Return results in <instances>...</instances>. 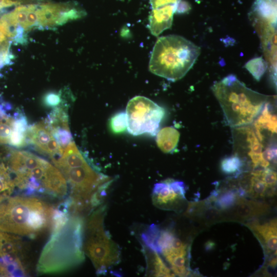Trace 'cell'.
I'll return each instance as SVG.
<instances>
[{
  "label": "cell",
  "instance_id": "obj_30",
  "mask_svg": "<svg viewBox=\"0 0 277 277\" xmlns=\"http://www.w3.org/2000/svg\"><path fill=\"white\" fill-rule=\"evenodd\" d=\"M18 3L15 0H0V10L8 7L15 5Z\"/></svg>",
  "mask_w": 277,
  "mask_h": 277
},
{
  "label": "cell",
  "instance_id": "obj_12",
  "mask_svg": "<svg viewBox=\"0 0 277 277\" xmlns=\"http://www.w3.org/2000/svg\"><path fill=\"white\" fill-rule=\"evenodd\" d=\"M276 98L271 97L265 104L252 122V127L260 141L267 145H276Z\"/></svg>",
  "mask_w": 277,
  "mask_h": 277
},
{
  "label": "cell",
  "instance_id": "obj_11",
  "mask_svg": "<svg viewBox=\"0 0 277 277\" xmlns=\"http://www.w3.org/2000/svg\"><path fill=\"white\" fill-rule=\"evenodd\" d=\"M152 200L153 205L161 209H180L186 201L184 183L167 179L155 184L152 190Z\"/></svg>",
  "mask_w": 277,
  "mask_h": 277
},
{
  "label": "cell",
  "instance_id": "obj_10",
  "mask_svg": "<svg viewBox=\"0 0 277 277\" xmlns=\"http://www.w3.org/2000/svg\"><path fill=\"white\" fill-rule=\"evenodd\" d=\"M125 112L128 131L135 136L156 135L165 115L164 108L143 96H136L129 100Z\"/></svg>",
  "mask_w": 277,
  "mask_h": 277
},
{
  "label": "cell",
  "instance_id": "obj_1",
  "mask_svg": "<svg viewBox=\"0 0 277 277\" xmlns=\"http://www.w3.org/2000/svg\"><path fill=\"white\" fill-rule=\"evenodd\" d=\"M52 162L70 187L69 210L72 213L80 214L85 210L94 209L100 204L112 179L101 172L73 141Z\"/></svg>",
  "mask_w": 277,
  "mask_h": 277
},
{
  "label": "cell",
  "instance_id": "obj_4",
  "mask_svg": "<svg viewBox=\"0 0 277 277\" xmlns=\"http://www.w3.org/2000/svg\"><path fill=\"white\" fill-rule=\"evenodd\" d=\"M211 89L227 123L233 128L252 123L272 96L248 88L233 74L214 82Z\"/></svg>",
  "mask_w": 277,
  "mask_h": 277
},
{
  "label": "cell",
  "instance_id": "obj_5",
  "mask_svg": "<svg viewBox=\"0 0 277 277\" xmlns=\"http://www.w3.org/2000/svg\"><path fill=\"white\" fill-rule=\"evenodd\" d=\"M200 53L199 46L183 36H161L153 48L149 69L155 75L175 82L191 69Z\"/></svg>",
  "mask_w": 277,
  "mask_h": 277
},
{
  "label": "cell",
  "instance_id": "obj_34",
  "mask_svg": "<svg viewBox=\"0 0 277 277\" xmlns=\"http://www.w3.org/2000/svg\"><path fill=\"white\" fill-rule=\"evenodd\" d=\"M0 276H5V271L0 264Z\"/></svg>",
  "mask_w": 277,
  "mask_h": 277
},
{
  "label": "cell",
  "instance_id": "obj_31",
  "mask_svg": "<svg viewBox=\"0 0 277 277\" xmlns=\"http://www.w3.org/2000/svg\"><path fill=\"white\" fill-rule=\"evenodd\" d=\"M6 36L4 34V33L0 29V47L2 46V43H4L6 40Z\"/></svg>",
  "mask_w": 277,
  "mask_h": 277
},
{
  "label": "cell",
  "instance_id": "obj_22",
  "mask_svg": "<svg viewBox=\"0 0 277 277\" xmlns=\"http://www.w3.org/2000/svg\"><path fill=\"white\" fill-rule=\"evenodd\" d=\"M14 187L9 167L4 163L0 164V193L8 195L13 191Z\"/></svg>",
  "mask_w": 277,
  "mask_h": 277
},
{
  "label": "cell",
  "instance_id": "obj_20",
  "mask_svg": "<svg viewBox=\"0 0 277 277\" xmlns=\"http://www.w3.org/2000/svg\"><path fill=\"white\" fill-rule=\"evenodd\" d=\"M20 239L16 235L0 231V256L11 253H18Z\"/></svg>",
  "mask_w": 277,
  "mask_h": 277
},
{
  "label": "cell",
  "instance_id": "obj_8",
  "mask_svg": "<svg viewBox=\"0 0 277 277\" xmlns=\"http://www.w3.org/2000/svg\"><path fill=\"white\" fill-rule=\"evenodd\" d=\"M142 239L145 247L162 255L175 275L190 274V247L172 229L152 224L142 233Z\"/></svg>",
  "mask_w": 277,
  "mask_h": 277
},
{
  "label": "cell",
  "instance_id": "obj_23",
  "mask_svg": "<svg viewBox=\"0 0 277 277\" xmlns=\"http://www.w3.org/2000/svg\"><path fill=\"white\" fill-rule=\"evenodd\" d=\"M14 122V117L5 114L0 115V144H9Z\"/></svg>",
  "mask_w": 277,
  "mask_h": 277
},
{
  "label": "cell",
  "instance_id": "obj_26",
  "mask_svg": "<svg viewBox=\"0 0 277 277\" xmlns=\"http://www.w3.org/2000/svg\"><path fill=\"white\" fill-rule=\"evenodd\" d=\"M36 7L37 4L27 5V21L25 31L37 27L38 18Z\"/></svg>",
  "mask_w": 277,
  "mask_h": 277
},
{
  "label": "cell",
  "instance_id": "obj_3",
  "mask_svg": "<svg viewBox=\"0 0 277 277\" xmlns=\"http://www.w3.org/2000/svg\"><path fill=\"white\" fill-rule=\"evenodd\" d=\"M54 210L34 196L8 197L0 204V231L35 238L51 231Z\"/></svg>",
  "mask_w": 277,
  "mask_h": 277
},
{
  "label": "cell",
  "instance_id": "obj_13",
  "mask_svg": "<svg viewBox=\"0 0 277 277\" xmlns=\"http://www.w3.org/2000/svg\"><path fill=\"white\" fill-rule=\"evenodd\" d=\"M27 139L36 151L52 159L61 155L64 151L45 121L29 126Z\"/></svg>",
  "mask_w": 277,
  "mask_h": 277
},
{
  "label": "cell",
  "instance_id": "obj_27",
  "mask_svg": "<svg viewBox=\"0 0 277 277\" xmlns=\"http://www.w3.org/2000/svg\"><path fill=\"white\" fill-rule=\"evenodd\" d=\"M62 100L60 93L50 92L46 93L43 97V103L48 107H58Z\"/></svg>",
  "mask_w": 277,
  "mask_h": 277
},
{
  "label": "cell",
  "instance_id": "obj_32",
  "mask_svg": "<svg viewBox=\"0 0 277 277\" xmlns=\"http://www.w3.org/2000/svg\"><path fill=\"white\" fill-rule=\"evenodd\" d=\"M269 265L271 267H275L276 265V257L275 255L274 257L271 260V261L269 262Z\"/></svg>",
  "mask_w": 277,
  "mask_h": 277
},
{
  "label": "cell",
  "instance_id": "obj_14",
  "mask_svg": "<svg viewBox=\"0 0 277 277\" xmlns=\"http://www.w3.org/2000/svg\"><path fill=\"white\" fill-rule=\"evenodd\" d=\"M270 206L266 203L248 200L240 196L234 205L226 212V218L229 220L244 222L266 214Z\"/></svg>",
  "mask_w": 277,
  "mask_h": 277
},
{
  "label": "cell",
  "instance_id": "obj_6",
  "mask_svg": "<svg viewBox=\"0 0 277 277\" xmlns=\"http://www.w3.org/2000/svg\"><path fill=\"white\" fill-rule=\"evenodd\" d=\"M12 173L15 186L25 190V196L45 194L61 198L67 194L68 184L60 170L32 153L27 152L22 156Z\"/></svg>",
  "mask_w": 277,
  "mask_h": 277
},
{
  "label": "cell",
  "instance_id": "obj_25",
  "mask_svg": "<svg viewBox=\"0 0 277 277\" xmlns=\"http://www.w3.org/2000/svg\"><path fill=\"white\" fill-rule=\"evenodd\" d=\"M110 127L114 133H120L125 131L127 127L126 112L121 111L115 114L110 119Z\"/></svg>",
  "mask_w": 277,
  "mask_h": 277
},
{
  "label": "cell",
  "instance_id": "obj_18",
  "mask_svg": "<svg viewBox=\"0 0 277 277\" xmlns=\"http://www.w3.org/2000/svg\"><path fill=\"white\" fill-rule=\"evenodd\" d=\"M145 250L147 270L150 275L155 276H175L171 269L164 263L159 254L147 247Z\"/></svg>",
  "mask_w": 277,
  "mask_h": 277
},
{
  "label": "cell",
  "instance_id": "obj_17",
  "mask_svg": "<svg viewBox=\"0 0 277 277\" xmlns=\"http://www.w3.org/2000/svg\"><path fill=\"white\" fill-rule=\"evenodd\" d=\"M176 5H169L152 9L149 16L148 24V28L152 35L157 36L171 27Z\"/></svg>",
  "mask_w": 277,
  "mask_h": 277
},
{
  "label": "cell",
  "instance_id": "obj_24",
  "mask_svg": "<svg viewBox=\"0 0 277 277\" xmlns=\"http://www.w3.org/2000/svg\"><path fill=\"white\" fill-rule=\"evenodd\" d=\"M245 67L256 80L260 81L267 69V63L261 56L249 61Z\"/></svg>",
  "mask_w": 277,
  "mask_h": 277
},
{
  "label": "cell",
  "instance_id": "obj_7",
  "mask_svg": "<svg viewBox=\"0 0 277 277\" xmlns=\"http://www.w3.org/2000/svg\"><path fill=\"white\" fill-rule=\"evenodd\" d=\"M105 205L93 210L85 223L84 251L91 261L97 275H104L121 260L118 245L105 229Z\"/></svg>",
  "mask_w": 277,
  "mask_h": 277
},
{
  "label": "cell",
  "instance_id": "obj_21",
  "mask_svg": "<svg viewBox=\"0 0 277 277\" xmlns=\"http://www.w3.org/2000/svg\"><path fill=\"white\" fill-rule=\"evenodd\" d=\"M244 164L243 160L235 154L223 159L221 168L222 171L226 174H233L241 171Z\"/></svg>",
  "mask_w": 277,
  "mask_h": 277
},
{
  "label": "cell",
  "instance_id": "obj_19",
  "mask_svg": "<svg viewBox=\"0 0 277 277\" xmlns=\"http://www.w3.org/2000/svg\"><path fill=\"white\" fill-rule=\"evenodd\" d=\"M156 135V142L161 151L164 153H171L175 150L180 138V133L175 128L165 127Z\"/></svg>",
  "mask_w": 277,
  "mask_h": 277
},
{
  "label": "cell",
  "instance_id": "obj_29",
  "mask_svg": "<svg viewBox=\"0 0 277 277\" xmlns=\"http://www.w3.org/2000/svg\"><path fill=\"white\" fill-rule=\"evenodd\" d=\"M190 5L188 3L185 1L179 2L176 5L175 12L177 13H184L190 10Z\"/></svg>",
  "mask_w": 277,
  "mask_h": 277
},
{
  "label": "cell",
  "instance_id": "obj_9",
  "mask_svg": "<svg viewBox=\"0 0 277 277\" xmlns=\"http://www.w3.org/2000/svg\"><path fill=\"white\" fill-rule=\"evenodd\" d=\"M234 128L235 154L244 163L247 159L253 169L271 168L276 164V145H267L260 141L249 125Z\"/></svg>",
  "mask_w": 277,
  "mask_h": 277
},
{
  "label": "cell",
  "instance_id": "obj_2",
  "mask_svg": "<svg viewBox=\"0 0 277 277\" xmlns=\"http://www.w3.org/2000/svg\"><path fill=\"white\" fill-rule=\"evenodd\" d=\"M84 228L81 215L70 213L62 227L51 232L37 264L38 273L63 272L82 263L85 259Z\"/></svg>",
  "mask_w": 277,
  "mask_h": 277
},
{
  "label": "cell",
  "instance_id": "obj_33",
  "mask_svg": "<svg viewBox=\"0 0 277 277\" xmlns=\"http://www.w3.org/2000/svg\"><path fill=\"white\" fill-rule=\"evenodd\" d=\"M8 197V195L6 194H1L0 195V204L2 203Z\"/></svg>",
  "mask_w": 277,
  "mask_h": 277
},
{
  "label": "cell",
  "instance_id": "obj_16",
  "mask_svg": "<svg viewBox=\"0 0 277 277\" xmlns=\"http://www.w3.org/2000/svg\"><path fill=\"white\" fill-rule=\"evenodd\" d=\"M239 185L245 194L253 199L272 195L275 191V189L269 187L262 179L259 169H253L244 175L240 180Z\"/></svg>",
  "mask_w": 277,
  "mask_h": 277
},
{
  "label": "cell",
  "instance_id": "obj_15",
  "mask_svg": "<svg viewBox=\"0 0 277 277\" xmlns=\"http://www.w3.org/2000/svg\"><path fill=\"white\" fill-rule=\"evenodd\" d=\"M246 225L258 239L267 256L276 253L277 221L274 218L261 224L256 221L248 222Z\"/></svg>",
  "mask_w": 277,
  "mask_h": 277
},
{
  "label": "cell",
  "instance_id": "obj_28",
  "mask_svg": "<svg viewBox=\"0 0 277 277\" xmlns=\"http://www.w3.org/2000/svg\"><path fill=\"white\" fill-rule=\"evenodd\" d=\"M181 0H149L152 9L165 6L177 4Z\"/></svg>",
  "mask_w": 277,
  "mask_h": 277
}]
</instances>
